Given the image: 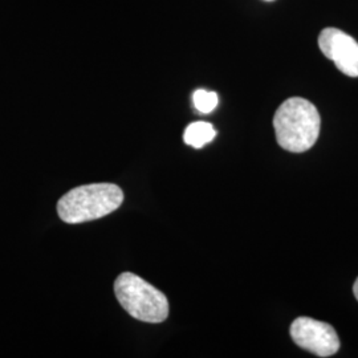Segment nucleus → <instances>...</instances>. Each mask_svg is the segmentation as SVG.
Segmentation results:
<instances>
[{
	"label": "nucleus",
	"instance_id": "f257e3e1",
	"mask_svg": "<svg viewBox=\"0 0 358 358\" xmlns=\"http://www.w3.org/2000/svg\"><path fill=\"white\" fill-rule=\"evenodd\" d=\"M321 118L317 108L301 97H291L273 115L276 141L284 150L304 153L320 136Z\"/></svg>",
	"mask_w": 358,
	"mask_h": 358
},
{
	"label": "nucleus",
	"instance_id": "f03ea898",
	"mask_svg": "<svg viewBox=\"0 0 358 358\" xmlns=\"http://www.w3.org/2000/svg\"><path fill=\"white\" fill-rule=\"evenodd\" d=\"M124 202V192L115 183H90L64 194L57 202V214L69 223H85L115 213Z\"/></svg>",
	"mask_w": 358,
	"mask_h": 358
},
{
	"label": "nucleus",
	"instance_id": "7ed1b4c3",
	"mask_svg": "<svg viewBox=\"0 0 358 358\" xmlns=\"http://www.w3.org/2000/svg\"><path fill=\"white\" fill-rule=\"evenodd\" d=\"M115 294L120 306L137 320L159 324L169 317L166 296L136 273H121L115 279Z\"/></svg>",
	"mask_w": 358,
	"mask_h": 358
},
{
	"label": "nucleus",
	"instance_id": "20e7f679",
	"mask_svg": "<svg viewBox=\"0 0 358 358\" xmlns=\"http://www.w3.org/2000/svg\"><path fill=\"white\" fill-rule=\"evenodd\" d=\"M294 344L317 357H331L340 349V338L332 325L310 317H299L291 325Z\"/></svg>",
	"mask_w": 358,
	"mask_h": 358
},
{
	"label": "nucleus",
	"instance_id": "39448f33",
	"mask_svg": "<svg viewBox=\"0 0 358 358\" xmlns=\"http://www.w3.org/2000/svg\"><path fill=\"white\" fill-rule=\"evenodd\" d=\"M319 47L341 73L358 77V43L350 35L337 28H325L319 36Z\"/></svg>",
	"mask_w": 358,
	"mask_h": 358
},
{
	"label": "nucleus",
	"instance_id": "423d86ee",
	"mask_svg": "<svg viewBox=\"0 0 358 358\" xmlns=\"http://www.w3.org/2000/svg\"><path fill=\"white\" fill-rule=\"evenodd\" d=\"M217 136V131L214 127L208 122H192L190 124L183 134V140L195 149H201L203 148L206 143L213 141Z\"/></svg>",
	"mask_w": 358,
	"mask_h": 358
},
{
	"label": "nucleus",
	"instance_id": "0eeeda50",
	"mask_svg": "<svg viewBox=\"0 0 358 358\" xmlns=\"http://www.w3.org/2000/svg\"><path fill=\"white\" fill-rule=\"evenodd\" d=\"M192 101L201 113H210L217 108L219 97L215 92L198 90L192 96Z\"/></svg>",
	"mask_w": 358,
	"mask_h": 358
},
{
	"label": "nucleus",
	"instance_id": "6e6552de",
	"mask_svg": "<svg viewBox=\"0 0 358 358\" xmlns=\"http://www.w3.org/2000/svg\"><path fill=\"white\" fill-rule=\"evenodd\" d=\"M353 294L356 296V299L358 300V278L357 280L355 282V285H353Z\"/></svg>",
	"mask_w": 358,
	"mask_h": 358
},
{
	"label": "nucleus",
	"instance_id": "1a4fd4ad",
	"mask_svg": "<svg viewBox=\"0 0 358 358\" xmlns=\"http://www.w3.org/2000/svg\"><path fill=\"white\" fill-rule=\"evenodd\" d=\"M267 1H272V0H267Z\"/></svg>",
	"mask_w": 358,
	"mask_h": 358
}]
</instances>
